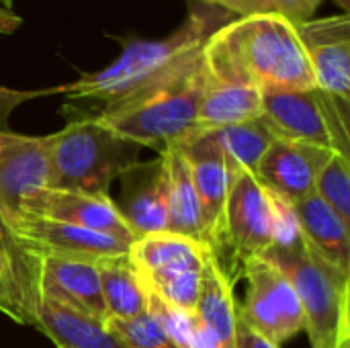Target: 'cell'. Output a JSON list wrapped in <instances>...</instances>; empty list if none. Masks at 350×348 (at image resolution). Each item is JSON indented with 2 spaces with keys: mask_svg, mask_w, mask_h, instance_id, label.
<instances>
[{
  "mask_svg": "<svg viewBox=\"0 0 350 348\" xmlns=\"http://www.w3.org/2000/svg\"><path fill=\"white\" fill-rule=\"evenodd\" d=\"M207 6L209 8L193 10L189 18L164 39H135L127 43L111 66L94 74H84L72 84L57 86V92L68 94L70 101L96 103L103 109L160 84L193 59L211 33L236 18L217 6Z\"/></svg>",
  "mask_w": 350,
  "mask_h": 348,
  "instance_id": "1",
  "label": "cell"
},
{
  "mask_svg": "<svg viewBox=\"0 0 350 348\" xmlns=\"http://www.w3.org/2000/svg\"><path fill=\"white\" fill-rule=\"evenodd\" d=\"M12 4H14V0H0V6H2V8L12 10Z\"/></svg>",
  "mask_w": 350,
  "mask_h": 348,
  "instance_id": "35",
  "label": "cell"
},
{
  "mask_svg": "<svg viewBox=\"0 0 350 348\" xmlns=\"http://www.w3.org/2000/svg\"><path fill=\"white\" fill-rule=\"evenodd\" d=\"M100 293L109 320H133L148 314V291L127 254L98 260Z\"/></svg>",
  "mask_w": 350,
  "mask_h": 348,
  "instance_id": "22",
  "label": "cell"
},
{
  "mask_svg": "<svg viewBox=\"0 0 350 348\" xmlns=\"http://www.w3.org/2000/svg\"><path fill=\"white\" fill-rule=\"evenodd\" d=\"M304 242L328 265L350 275L349 224L314 191L295 203Z\"/></svg>",
  "mask_w": 350,
  "mask_h": 348,
  "instance_id": "19",
  "label": "cell"
},
{
  "mask_svg": "<svg viewBox=\"0 0 350 348\" xmlns=\"http://www.w3.org/2000/svg\"><path fill=\"white\" fill-rule=\"evenodd\" d=\"M293 27L306 49L316 86L332 96L350 101L349 12L310 18Z\"/></svg>",
  "mask_w": 350,
  "mask_h": 348,
  "instance_id": "13",
  "label": "cell"
},
{
  "mask_svg": "<svg viewBox=\"0 0 350 348\" xmlns=\"http://www.w3.org/2000/svg\"><path fill=\"white\" fill-rule=\"evenodd\" d=\"M148 314L178 347L189 348V343H191V314L193 312H183V310L162 302L152 291H148Z\"/></svg>",
  "mask_w": 350,
  "mask_h": 348,
  "instance_id": "29",
  "label": "cell"
},
{
  "mask_svg": "<svg viewBox=\"0 0 350 348\" xmlns=\"http://www.w3.org/2000/svg\"><path fill=\"white\" fill-rule=\"evenodd\" d=\"M139 154V144L121 137L94 115L70 119L51 133L47 189L107 195L117 176L137 168Z\"/></svg>",
  "mask_w": 350,
  "mask_h": 348,
  "instance_id": "4",
  "label": "cell"
},
{
  "mask_svg": "<svg viewBox=\"0 0 350 348\" xmlns=\"http://www.w3.org/2000/svg\"><path fill=\"white\" fill-rule=\"evenodd\" d=\"M234 348H279V345H275V343H271L267 336L258 334L254 328H250V326L238 316V320H236Z\"/></svg>",
  "mask_w": 350,
  "mask_h": 348,
  "instance_id": "33",
  "label": "cell"
},
{
  "mask_svg": "<svg viewBox=\"0 0 350 348\" xmlns=\"http://www.w3.org/2000/svg\"><path fill=\"white\" fill-rule=\"evenodd\" d=\"M39 295L41 299L55 302L96 324H107L98 260L41 254Z\"/></svg>",
  "mask_w": 350,
  "mask_h": 348,
  "instance_id": "15",
  "label": "cell"
},
{
  "mask_svg": "<svg viewBox=\"0 0 350 348\" xmlns=\"http://www.w3.org/2000/svg\"><path fill=\"white\" fill-rule=\"evenodd\" d=\"M203 86L205 68L199 51L160 84L90 115L121 137L162 152L197 129Z\"/></svg>",
  "mask_w": 350,
  "mask_h": 348,
  "instance_id": "2",
  "label": "cell"
},
{
  "mask_svg": "<svg viewBox=\"0 0 350 348\" xmlns=\"http://www.w3.org/2000/svg\"><path fill=\"white\" fill-rule=\"evenodd\" d=\"M195 314L215 334L226 348H234L238 302L234 297V281L226 275L215 254L207 256L201 275V291Z\"/></svg>",
  "mask_w": 350,
  "mask_h": 348,
  "instance_id": "20",
  "label": "cell"
},
{
  "mask_svg": "<svg viewBox=\"0 0 350 348\" xmlns=\"http://www.w3.org/2000/svg\"><path fill=\"white\" fill-rule=\"evenodd\" d=\"M332 154L320 146L277 137L256 164L254 176L267 191L297 203L316 191L318 174Z\"/></svg>",
  "mask_w": 350,
  "mask_h": 348,
  "instance_id": "17",
  "label": "cell"
},
{
  "mask_svg": "<svg viewBox=\"0 0 350 348\" xmlns=\"http://www.w3.org/2000/svg\"><path fill=\"white\" fill-rule=\"evenodd\" d=\"M51 135H21L0 129V209L4 217L21 213V201L49 187Z\"/></svg>",
  "mask_w": 350,
  "mask_h": 348,
  "instance_id": "14",
  "label": "cell"
},
{
  "mask_svg": "<svg viewBox=\"0 0 350 348\" xmlns=\"http://www.w3.org/2000/svg\"><path fill=\"white\" fill-rule=\"evenodd\" d=\"M211 248L170 232L137 238L127 258L148 289L160 291L203 273Z\"/></svg>",
  "mask_w": 350,
  "mask_h": 348,
  "instance_id": "12",
  "label": "cell"
},
{
  "mask_svg": "<svg viewBox=\"0 0 350 348\" xmlns=\"http://www.w3.org/2000/svg\"><path fill=\"white\" fill-rule=\"evenodd\" d=\"M291 281L301 304L312 348L350 345V275L320 258L306 242L293 248H269L265 254Z\"/></svg>",
  "mask_w": 350,
  "mask_h": 348,
  "instance_id": "5",
  "label": "cell"
},
{
  "mask_svg": "<svg viewBox=\"0 0 350 348\" xmlns=\"http://www.w3.org/2000/svg\"><path fill=\"white\" fill-rule=\"evenodd\" d=\"M189 162L193 187L201 205L205 240L211 252L219 246L224 209L230 187V170L226 154L219 148L213 129H195L185 139L174 142Z\"/></svg>",
  "mask_w": 350,
  "mask_h": 348,
  "instance_id": "10",
  "label": "cell"
},
{
  "mask_svg": "<svg viewBox=\"0 0 350 348\" xmlns=\"http://www.w3.org/2000/svg\"><path fill=\"white\" fill-rule=\"evenodd\" d=\"M230 187L224 209V226L219 236L221 250L232 254L236 277L242 265L252 256H262L273 246V205L269 191L258 183L254 172L242 166H228Z\"/></svg>",
  "mask_w": 350,
  "mask_h": 348,
  "instance_id": "7",
  "label": "cell"
},
{
  "mask_svg": "<svg viewBox=\"0 0 350 348\" xmlns=\"http://www.w3.org/2000/svg\"><path fill=\"white\" fill-rule=\"evenodd\" d=\"M37 310H39V304H35L25 293V289L21 287L12 271V265L0 254V312L18 324L35 326Z\"/></svg>",
  "mask_w": 350,
  "mask_h": 348,
  "instance_id": "28",
  "label": "cell"
},
{
  "mask_svg": "<svg viewBox=\"0 0 350 348\" xmlns=\"http://www.w3.org/2000/svg\"><path fill=\"white\" fill-rule=\"evenodd\" d=\"M349 105L318 86L262 92V121L277 137L304 142L349 156Z\"/></svg>",
  "mask_w": 350,
  "mask_h": 348,
  "instance_id": "6",
  "label": "cell"
},
{
  "mask_svg": "<svg viewBox=\"0 0 350 348\" xmlns=\"http://www.w3.org/2000/svg\"><path fill=\"white\" fill-rule=\"evenodd\" d=\"M205 4L217 6V8L234 14L236 18L275 12L273 0H205Z\"/></svg>",
  "mask_w": 350,
  "mask_h": 348,
  "instance_id": "32",
  "label": "cell"
},
{
  "mask_svg": "<svg viewBox=\"0 0 350 348\" xmlns=\"http://www.w3.org/2000/svg\"><path fill=\"white\" fill-rule=\"evenodd\" d=\"M248 287L238 316L275 345H283L306 328L301 304L287 275L265 256H252L240 273Z\"/></svg>",
  "mask_w": 350,
  "mask_h": 348,
  "instance_id": "8",
  "label": "cell"
},
{
  "mask_svg": "<svg viewBox=\"0 0 350 348\" xmlns=\"http://www.w3.org/2000/svg\"><path fill=\"white\" fill-rule=\"evenodd\" d=\"M12 232L25 240L39 256L55 254V256H72V258H113L125 256L129 252L127 242L117 238L78 228L72 224L37 217L29 213H18L14 217H6Z\"/></svg>",
  "mask_w": 350,
  "mask_h": 348,
  "instance_id": "16",
  "label": "cell"
},
{
  "mask_svg": "<svg viewBox=\"0 0 350 348\" xmlns=\"http://www.w3.org/2000/svg\"><path fill=\"white\" fill-rule=\"evenodd\" d=\"M213 133L219 148L226 154L228 166H242L250 172H254L256 164L260 162L269 146L277 139L271 127L262 121V117L244 123L215 127Z\"/></svg>",
  "mask_w": 350,
  "mask_h": 348,
  "instance_id": "23",
  "label": "cell"
},
{
  "mask_svg": "<svg viewBox=\"0 0 350 348\" xmlns=\"http://www.w3.org/2000/svg\"><path fill=\"white\" fill-rule=\"evenodd\" d=\"M205 86L199 105L197 129H215L244 123L262 115V90L209 37L201 49Z\"/></svg>",
  "mask_w": 350,
  "mask_h": 348,
  "instance_id": "9",
  "label": "cell"
},
{
  "mask_svg": "<svg viewBox=\"0 0 350 348\" xmlns=\"http://www.w3.org/2000/svg\"><path fill=\"white\" fill-rule=\"evenodd\" d=\"M35 326L57 348H127L103 324L49 299L39 302Z\"/></svg>",
  "mask_w": 350,
  "mask_h": 348,
  "instance_id": "21",
  "label": "cell"
},
{
  "mask_svg": "<svg viewBox=\"0 0 350 348\" xmlns=\"http://www.w3.org/2000/svg\"><path fill=\"white\" fill-rule=\"evenodd\" d=\"M105 328L127 348H180L152 320L150 314L133 320H109Z\"/></svg>",
  "mask_w": 350,
  "mask_h": 348,
  "instance_id": "27",
  "label": "cell"
},
{
  "mask_svg": "<svg viewBox=\"0 0 350 348\" xmlns=\"http://www.w3.org/2000/svg\"><path fill=\"white\" fill-rule=\"evenodd\" d=\"M0 254L12 265V271L25 289V293L39 304V267H41V256L25 242L21 240L12 228L8 226L2 209H0Z\"/></svg>",
  "mask_w": 350,
  "mask_h": 348,
  "instance_id": "25",
  "label": "cell"
},
{
  "mask_svg": "<svg viewBox=\"0 0 350 348\" xmlns=\"http://www.w3.org/2000/svg\"><path fill=\"white\" fill-rule=\"evenodd\" d=\"M273 205V246L271 248H293L304 242L295 203L269 191Z\"/></svg>",
  "mask_w": 350,
  "mask_h": 348,
  "instance_id": "30",
  "label": "cell"
},
{
  "mask_svg": "<svg viewBox=\"0 0 350 348\" xmlns=\"http://www.w3.org/2000/svg\"><path fill=\"white\" fill-rule=\"evenodd\" d=\"M160 170L166 185V207H168V230L170 234L191 238L207 246L201 205L193 187L191 168L176 144L166 146L160 152Z\"/></svg>",
  "mask_w": 350,
  "mask_h": 348,
  "instance_id": "18",
  "label": "cell"
},
{
  "mask_svg": "<svg viewBox=\"0 0 350 348\" xmlns=\"http://www.w3.org/2000/svg\"><path fill=\"white\" fill-rule=\"evenodd\" d=\"M324 0H273L275 12L287 18L291 25H301L314 18V12Z\"/></svg>",
  "mask_w": 350,
  "mask_h": 348,
  "instance_id": "31",
  "label": "cell"
},
{
  "mask_svg": "<svg viewBox=\"0 0 350 348\" xmlns=\"http://www.w3.org/2000/svg\"><path fill=\"white\" fill-rule=\"evenodd\" d=\"M21 25H23V18L14 10H8V8L0 6V35L14 33Z\"/></svg>",
  "mask_w": 350,
  "mask_h": 348,
  "instance_id": "34",
  "label": "cell"
},
{
  "mask_svg": "<svg viewBox=\"0 0 350 348\" xmlns=\"http://www.w3.org/2000/svg\"><path fill=\"white\" fill-rule=\"evenodd\" d=\"M211 39L262 92L316 86L295 27L277 12L232 18Z\"/></svg>",
  "mask_w": 350,
  "mask_h": 348,
  "instance_id": "3",
  "label": "cell"
},
{
  "mask_svg": "<svg viewBox=\"0 0 350 348\" xmlns=\"http://www.w3.org/2000/svg\"><path fill=\"white\" fill-rule=\"evenodd\" d=\"M316 193L350 226V162L349 156L334 152L318 174Z\"/></svg>",
  "mask_w": 350,
  "mask_h": 348,
  "instance_id": "26",
  "label": "cell"
},
{
  "mask_svg": "<svg viewBox=\"0 0 350 348\" xmlns=\"http://www.w3.org/2000/svg\"><path fill=\"white\" fill-rule=\"evenodd\" d=\"M21 213L86 228L133 244L137 236L109 195H86L62 189H37L21 201Z\"/></svg>",
  "mask_w": 350,
  "mask_h": 348,
  "instance_id": "11",
  "label": "cell"
},
{
  "mask_svg": "<svg viewBox=\"0 0 350 348\" xmlns=\"http://www.w3.org/2000/svg\"><path fill=\"white\" fill-rule=\"evenodd\" d=\"M121 213L137 238L168 230L166 185H164V176L160 170V162H158L156 174H152L146 187H142L129 197Z\"/></svg>",
  "mask_w": 350,
  "mask_h": 348,
  "instance_id": "24",
  "label": "cell"
},
{
  "mask_svg": "<svg viewBox=\"0 0 350 348\" xmlns=\"http://www.w3.org/2000/svg\"><path fill=\"white\" fill-rule=\"evenodd\" d=\"M201 2H205V0H201Z\"/></svg>",
  "mask_w": 350,
  "mask_h": 348,
  "instance_id": "37",
  "label": "cell"
},
{
  "mask_svg": "<svg viewBox=\"0 0 350 348\" xmlns=\"http://www.w3.org/2000/svg\"><path fill=\"white\" fill-rule=\"evenodd\" d=\"M342 348H350V345H347V347H342Z\"/></svg>",
  "mask_w": 350,
  "mask_h": 348,
  "instance_id": "36",
  "label": "cell"
}]
</instances>
